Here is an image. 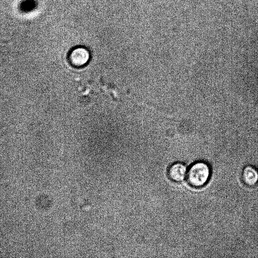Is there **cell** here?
Listing matches in <instances>:
<instances>
[{"instance_id":"obj_1","label":"cell","mask_w":258,"mask_h":258,"mask_svg":"<svg viewBox=\"0 0 258 258\" xmlns=\"http://www.w3.org/2000/svg\"><path fill=\"white\" fill-rule=\"evenodd\" d=\"M211 169L208 164L199 161L190 166L186 173L187 183L192 187L200 188L204 186L209 180Z\"/></svg>"},{"instance_id":"obj_2","label":"cell","mask_w":258,"mask_h":258,"mask_svg":"<svg viewBox=\"0 0 258 258\" xmlns=\"http://www.w3.org/2000/svg\"><path fill=\"white\" fill-rule=\"evenodd\" d=\"M186 165L181 162L172 164L169 168L167 174L170 180L174 182L182 181L186 176Z\"/></svg>"},{"instance_id":"obj_3","label":"cell","mask_w":258,"mask_h":258,"mask_svg":"<svg viewBox=\"0 0 258 258\" xmlns=\"http://www.w3.org/2000/svg\"><path fill=\"white\" fill-rule=\"evenodd\" d=\"M243 182L247 186L253 187L258 183V171L251 165L245 166L242 172Z\"/></svg>"},{"instance_id":"obj_4","label":"cell","mask_w":258,"mask_h":258,"mask_svg":"<svg viewBox=\"0 0 258 258\" xmlns=\"http://www.w3.org/2000/svg\"><path fill=\"white\" fill-rule=\"evenodd\" d=\"M89 58L88 51L84 48L79 47L74 49L70 54V59L73 64L82 66L86 63Z\"/></svg>"}]
</instances>
